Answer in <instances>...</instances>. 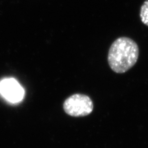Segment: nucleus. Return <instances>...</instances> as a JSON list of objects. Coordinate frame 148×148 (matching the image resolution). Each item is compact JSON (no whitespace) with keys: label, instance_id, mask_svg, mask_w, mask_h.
I'll use <instances>...</instances> for the list:
<instances>
[{"label":"nucleus","instance_id":"obj_1","mask_svg":"<svg viewBox=\"0 0 148 148\" xmlns=\"http://www.w3.org/2000/svg\"><path fill=\"white\" fill-rule=\"evenodd\" d=\"M139 57L138 44L130 38L120 37L111 45L108 61L112 70L117 73L128 71L136 63Z\"/></svg>","mask_w":148,"mask_h":148},{"label":"nucleus","instance_id":"obj_2","mask_svg":"<svg viewBox=\"0 0 148 148\" xmlns=\"http://www.w3.org/2000/svg\"><path fill=\"white\" fill-rule=\"evenodd\" d=\"M64 109L65 112L71 116H86L92 111L93 103L89 96L75 94L72 95L65 101Z\"/></svg>","mask_w":148,"mask_h":148},{"label":"nucleus","instance_id":"obj_3","mask_svg":"<svg viewBox=\"0 0 148 148\" xmlns=\"http://www.w3.org/2000/svg\"><path fill=\"white\" fill-rule=\"evenodd\" d=\"M0 94L12 103L21 102L24 96V90L17 80L6 78L0 82Z\"/></svg>","mask_w":148,"mask_h":148},{"label":"nucleus","instance_id":"obj_4","mask_svg":"<svg viewBox=\"0 0 148 148\" xmlns=\"http://www.w3.org/2000/svg\"><path fill=\"white\" fill-rule=\"evenodd\" d=\"M140 17L141 22L148 26V0H146L140 9Z\"/></svg>","mask_w":148,"mask_h":148}]
</instances>
